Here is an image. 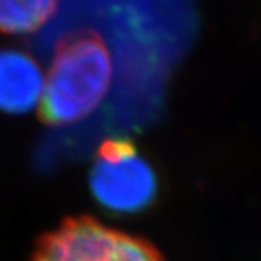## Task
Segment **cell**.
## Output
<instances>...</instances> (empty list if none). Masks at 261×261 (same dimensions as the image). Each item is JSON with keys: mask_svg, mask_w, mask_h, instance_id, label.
<instances>
[{"mask_svg": "<svg viewBox=\"0 0 261 261\" xmlns=\"http://www.w3.org/2000/svg\"><path fill=\"white\" fill-rule=\"evenodd\" d=\"M112 81L110 52L99 35L77 32L63 38L40 99V115L49 126L72 124L95 110Z\"/></svg>", "mask_w": 261, "mask_h": 261, "instance_id": "6da1fadb", "label": "cell"}, {"mask_svg": "<svg viewBox=\"0 0 261 261\" xmlns=\"http://www.w3.org/2000/svg\"><path fill=\"white\" fill-rule=\"evenodd\" d=\"M93 195L117 213H137L156 197L158 181L151 165L133 142L109 139L98 150L90 173Z\"/></svg>", "mask_w": 261, "mask_h": 261, "instance_id": "7a4b0ae2", "label": "cell"}, {"mask_svg": "<svg viewBox=\"0 0 261 261\" xmlns=\"http://www.w3.org/2000/svg\"><path fill=\"white\" fill-rule=\"evenodd\" d=\"M33 261H161V256L139 238L90 217H76L40 242Z\"/></svg>", "mask_w": 261, "mask_h": 261, "instance_id": "3957f363", "label": "cell"}, {"mask_svg": "<svg viewBox=\"0 0 261 261\" xmlns=\"http://www.w3.org/2000/svg\"><path fill=\"white\" fill-rule=\"evenodd\" d=\"M43 72L29 54L0 49V110L24 114L41 99Z\"/></svg>", "mask_w": 261, "mask_h": 261, "instance_id": "277c9868", "label": "cell"}, {"mask_svg": "<svg viewBox=\"0 0 261 261\" xmlns=\"http://www.w3.org/2000/svg\"><path fill=\"white\" fill-rule=\"evenodd\" d=\"M60 0H0V32L25 35L41 29Z\"/></svg>", "mask_w": 261, "mask_h": 261, "instance_id": "5b68a950", "label": "cell"}]
</instances>
